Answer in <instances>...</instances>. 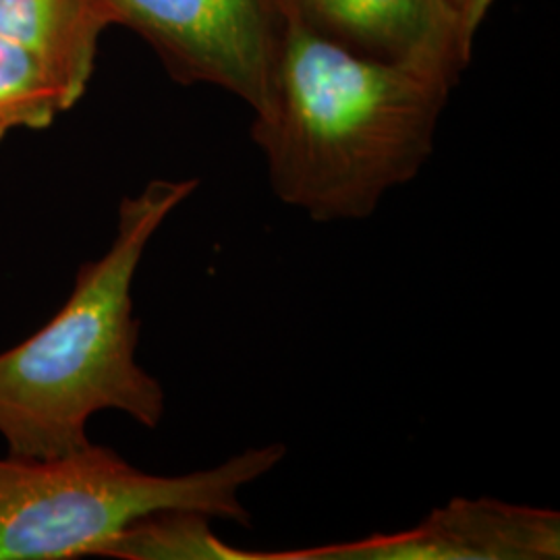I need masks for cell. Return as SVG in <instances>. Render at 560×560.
Listing matches in <instances>:
<instances>
[{
  "instance_id": "6da1fadb",
  "label": "cell",
  "mask_w": 560,
  "mask_h": 560,
  "mask_svg": "<svg viewBox=\"0 0 560 560\" xmlns=\"http://www.w3.org/2000/svg\"><path fill=\"white\" fill-rule=\"evenodd\" d=\"M272 4V83L252 127L270 187L312 221H365L430 159L455 83L351 52L291 0Z\"/></svg>"
},
{
  "instance_id": "9c48e42d",
  "label": "cell",
  "mask_w": 560,
  "mask_h": 560,
  "mask_svg": "<svg viewBox=\"0 0 560 560\" xmlns=\"http://www.w3.org/2000/svg\"><path fill=\"white\" fill-rule=\"evenodd\" d=\"M75 106L57 73L15 42L0 38V143L18 129H46Z\"/></svg>"
},
{
  "instance_id": "8992f818",
  "label": "cell",
  "mask_w": 560,
  "mask_h": 560,
  "mask_svg": "<svg viewBox=\"0 0 560 560\" xmlns=\"http://www.w3.org/2000/svg\"><path fill=\"white\" fill-rule=\"evenodd\" d=\"M303 18L397 60L457 81L474 40L446 0H291Z\"/></svg>"
},
{
  "instance_id": "30bf717a",
  "label": "cell",
  "mask_w": 560,
  "mask_h": 560,
  "mask_svg": "<svg viewBox=\"0 0 560 560\" xmlns=\"http://www.w3.org/2000/svg\"><path fill=\"white\" fill-rule=\"evenodd\" d=\"M446 2L459 18L465 34L474 40L480 30L481 21L486 20L494 0H446Z\"/></svg>"
},
{
  "instance_id": "52a82bcc",
  "label": "cell",
  "mask_w": 560,
  "mask_h": 560,
  "mask_svg": "<svg viewBox=\"0 0 560 560\" xmlns=\"http://www.w3.org/2000/svg\"><path fill=\"white\" fill-rule=\"evenodd\" d=\"M104 27L94 0H0V38L38 55L75 104L88 90Z\"/></svg>"
},
{
  "instance_id": "ba28073f",
  "label": "cell",
  "mask_w": 560,
  "mask_h": 560,
  "mask_svg": "<svg viewBox=\"0 0 560 560\" xmlns=\"http://www.w3.org/2000/svg\"><path fill=\"white\" fill-rule=\"evenodd\" d=\"M101 559L270 560V552L231 546L217 536L208 515L175 509L131 523L106 546Z\"/></svg>"
},
{
  "instance_id": "5b68a950",
  "label": "cell",
  "mask_w": 560,
  "mask_h": 560,
  "mask_svg": "<svg viewBox=\"0 0 560 560\" xmlns=\"http://www.w3.org/2000/svg\"><path fill=\"white\" fill-rule=\"evenodd\" d=\"M560 515L552 509L453 499L395 534L270 552V560H557Z\"/></svg>"
},
{
  "instance_id": "7a4b0ae2",
  "label": "cell",
  "mask_w": 560,
  "mask_h": 560,
  "mask_svg": "<svg viewBox=\"0 0 560 560\" xmlns=\"http://www.w3.org/2000/svg\"><path fill=\"white\" fill-rule=\"evenodd\" d=\"M198 180H152L120 201L110 247L85 261L71 295L32 337L0 353V436L7 455L57 457L90 444L88 423L119 411L159 428L166 395L138 361L133 280L162 222Z\"/></svg>"
},
{
  "instance_id": "3957f363",
  "label": "cell",
  "mask_w": 560,
  "mask_h": 560,
  "mask_svg": "<svg viewBox=\"0 0 560 560\" xmlns=\"http://www.w3.org/2000/svg\"><path fill=\"white\" fill-rule=\"evenodd\" d=\"M284 444L237 453L180 476L148 474L90 442L57 457H0V560L98 557L131 523L159 511H198L252 527L245 488L272 474Z\"/></svg>"
},
{
  "instance_id": "277c9868",
  "label": "cell",
  "mask_w": 560,
  "mask_h": 560,
  "mask_svg": "<svg viewBox=\"0 0 560 560\" xmlns=\"http://www.w3.org/2000/svg\"><path fill=\"white\" fill-rule=\"evenodd\" d=\"M106 25L138 30L185 83L229 90L260 113L275 67L272 0H94Z\"/></svg>"
}]
</instances>
